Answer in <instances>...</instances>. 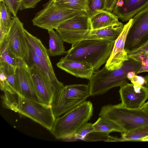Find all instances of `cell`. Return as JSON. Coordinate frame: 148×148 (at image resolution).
<instances>
[{
	"label": "cell",
	"mask_w": 148,
	"mask_h": 148,
	"mask_svg": "<svg viewBox=\"0 0 148 148\" xmlns=\"http://www.w3.org/2000/svg\"><path fill=\"white\" fill-rule=\"evenodd\" d=\"M121 133V137L119 138V141H141L143 139L148 137V125Z\"/></svg>",
	"instance_id": "cb8c5ba5"
},
{
	"label": "cell",
	"mask_w": 148,
	"mask_h": 148,
	"mask_svg": "<svg viewBox=\"0 0 148 148\" xmlns=\"http://www.w3.org/2000/svg\"><path fill=\"white\" fill-rule=\"evenodd\" d=\"M132 21V18L124 25L122 32L114 42L112 51L105 66L108 69L113 70L119 68L129 59L128 53L125 49V45Z\"/></svg>",
	"instance_id": "8fae6325"
},
{
	"label": "cell",
	"mask_w": 148,
	"mask_h": 148,
	"mask_svg": "<svg viewBox=\"0 0 148 148\" xmlns=\"http://www.w3.org/2000/svg\"><path fill=\"white\" fill-rule=\"evenodd\" d=\"M3 106L27 117L49 131L56 119L51 106L24 97L18 93L4 92Z\"/></svg>",
	"instance_id": "6da1fadb"
},
{
	"label": "cell",
	"mask_w": 148,
	"mask_h": 148,
	"mask_svg": "<svg viewBox=\"0 0 148 148\" xmlns=\"http://www.w3.org/2000/svg\"><path fill=\"white\" fill-rule=\"evenodd\" d=\"M122 104L129 108H140L148 99V87L127 83L119 90Z\"/></svg>",
	"instance_id": "30bf717a"
},
{
	"label": "cell",
	"mask_w": 148,
	"mask_h": 148,
	"mask_svg": "<svg viewBox=\"0 0 148 148\" xmlns=\"http://www.w3.org/2000/svg\"><path fill=\"white\" fill-rule=\"evenodd\" d=\"M145 79V84L148 87V75L144 77Z\"/></svg>",
	"instance_id": "d590c367"
},
{
	"label": "cell",
	"mask_w": 148,
	"mask_h": 148,
	"mask_svg": "<svg viewBox=\"0 0 148 148\" xmlns=\"http://www.w3.org/2000/svg\"><path fill=\"white\" fill-rule=\"evenodd\" d=\"M114 42L103 39L85 40L72 45L64 57L70 60L87 62L97 71L106 63Z\"/></svg>",
	"instance_id": "7a4b0ae2"
},
{
	"label": "cell",
	"mask_w": 148,
	"mask_h": 148,
	"mask_svg": "<svg viewBox=\"0 0 148 148\" xmlns=\"http://www.w3.org/2000/svg\"><path fill=\"white\" fill-rule=\"evenodd\" d=\"M41 0H21L20 10L33 8Z\"/></svg>",
	"instance_id": "4dcf8cb0"
},
{
	"label": "cell",
	"mask_w": 148,
	"mask_h": 148,
	"mask_svg": "<svg viewBox=\"0 0 148 148\" xmlns=\"http://www.w3.org/2000/svg\"><path fill=\"white\" fill-rule=\"evenodd\" d=\"M140 65V62L129 58L119 68L109 70L104 66L97 71L89 79L90 95H102L113 88L120 87L127 83L129 80L128 73L134 71L137 75Z\"/></svg>",
	"instance_id": "3957f363"
},
{
	"label": "cell",
	"mask_w": 148,
	"mask_h": 148,
	"mask_svg": "<svg viewBox=\"0 0 148 148\" xmlns=\"http://www.w3.org/2000/svg\"><path fill=\"white\" fill-rule=\"evenodd\" d=\"M0 69L6 74L15 72L18 59L10 51L5 39L0 42Z\"/></svg>",
	"instance_id": "d6986e66"
},
{
	"label": "cell",
	"mask_w": 148,
	"mask_h": 148,
	"mask_svg": "<svg viewBox=\"0 0 148 148\" xmlns=\"http://www.w3.org/2000/svg\"><path fill=\"white\" fill-rule=\"evenodd\" d=\"M99 116L114 122L122 127L125 132L148 125V113L141 108H127L121 103L103 106Z\"/></svg>",
	"instance_id": "5b68a950"
},
{
	"label": "cell",
	"mask_w": 148,
	"mask_h": 148,
	"mask_svg": "<svg viewBox=\"0 0 148 148\" xmlns=\"http://www.w3.org/2000/svg\"><path fill=\"white\" fill-rule=\"evenodd\" d=\"M140 108L145 112L148 113V101L145 103Z\"/></svg>",
	"instance_id": "836d02e7"
},
{
	"label": "cell",
	"mask_w": 148,
	"mask_h": 148,
	"mask_svg": "<svg viewBox=\"0 0 148 148\" xmlns=\"http://www.w3.org/2000/svg\"><path fill=\"white\" fill-rule=\"evenodd\" d=\"M129 58L140 63L137 75L148 72V40L138 48L128 53Z\"/></svg>",
	"instance_id": "44dd1931"
},
{
	"label": "cell",
	"mask_w": 148,
	"mask_h": 148,
	"mask_svg": "<svg viewBox=\"0 0 148 148\" xmlns=\"http://www.w3.org/2000/svg\"><path fill=\"white\" fill-rule=\"evenodd\" d=\"M90 29H91V27L89 17L86 12L66 20L56 29V31H74Z\"/></svg>",
	"instance_id": "e0dca14e"
},
{
	"label": "cell",
	"mask_w": 148,
	"mask_h": 148,
	"mask_svg": "<svg viewBox=\"0 0 148 148\" xmlns=\"http://www.w3.org/2000/svg\"><path fill=\"white\" fill-rule=\"evenodd\" d=\"M59 68L76 77L89 79L94 72L92 66L87 62L62 58L56 64Z\"/></svg>",
	"instance_id": "9a60e30c"
},
{
	"label": "cell",
	"mask_w": 148,
	"mask_h": 148,
	"mask_svg": "<svg viewBox=\"0 0 148 148\" xmlns=\"http://www.w3.org/2000/svg\"><path fill=\"white\" fill-rule=\"evenodd\" d=\"M0 24L9 30L12 23V18L11 19V12L9 9L2 1H0Z\"/></svg>",
	"instance_id": "484cf974"
},
{
	"label": "cell",
	"mask_w": 148,
	"mask_h": 148,
	"mask_svg": "<svg viewBox=\"0 0 148 148\" xmlns=\"http://www.w3.org/2000/svg\"><path fill=\"white\" fill-rule=\"evenodd\" d=\"M117 0H106L105 10L112 12Z\"/></svg>",
	"instance_id": "d6a6232c"
},
{
	"label": "cell",
	"mask_w": 148,
	"mask_h": 148,
	"mask_svg": "<svg viewBox=\"0 0 148 148\" xmlns=\"http://www.w3.org/2000/svg\"><path fill=\"white\" fill-rule=\"evenodd\" d=\"M7 6L14 16H16L18 10L20 9L21 0H0Z\"/></svg>",
	"instance_id": "f546056e"
},
{
	"label": "cell",
	"mask_w": 148,
	"mask_h": 148,
	"mask_svg": "<svg viewBox=\"0 0 148 148\" xmlns=\"http://www.w3.org/2000/svg\"><path fill=\"white\" fill-rule=\"evenodd\" d=\"M29 65L34 89L38 97L41 102L50 105L53 96V93L36 66L33 64Z\"/></svg>",
	"instance_id": "2e32d148"
},
{
	"label": "cell",
	"mask_w": 148,
	"mask_h": 148,
	"mask_svg": "<svg viewBox=\"0 0 148 148\" xmlns=\"http://www.w3.org/2000/svg\"><path fill=\"white\" fill-rule=\"evenodd\" d=\"M89 18L91 29L101 28L119 22L116 15L105 10L97 12Z\"/></svg>",
	"instance_id": "ffe728a7"
},
{
	"label": "cell",
	"mask_w": 148,
	"mask_h": 148,
	"mask_svg": "<svg viewBox=\"0 0 148 148\" xmlns=\"http://www.w3.org/2000/svg\"><path fill=\"white\" fill-rule=\"evenodd\" d=\"M48 32L49 39V49L47 51L49 56H59L66 53L64 45V41L58 33L53 29L49 30Z\"/></svg>",
	"instance_id": "7402d4cb"
},
{
	"label": "cell",
	"mask_w": 148,
	"mask_h": 148,
	"mask_svg": "<svg viewBox=\"0 0 148 148\" xmlns=\"http://www.w3.org/2000/svg\"><path fill=\"white\" fill-rule=\"evenodd\" d=\"M25 30L23 24L16 16H14L4 39L11 52L17 58L24 60L28 64L29 51Z\"/></svg>",
	"instance_id": "ba28073f"
},
{
	"label": "cell",
	"mask_w": 148,
	"mask_h": 148,
	"mask_svg": "<svg viewBox=\"0 0 148 148\" xmlns=\"http://www.w3.org/2000/svg\"><path fill=\"white\" fill-rule=\"evenodd\" d=\"M28 44L29 58L28 64L29 65L33 64L36 66L53 95L60 91L64 86L62 83L58 80L55 73H52L49 71L36 55L31 46L28 43Z\"/></svg>",
	"instance_id": "5bb4252c"
},
{
	"label": "cell",
	"mask_w": 148,
	"mask_h": 148,
	"mask_svg": "<svg viewBox=\"0 0 148 148\" xmlns=\"http://www.w3.org/2000/svg\"><path fill=\"white\" fill-rule=\"evenodd\" d=\"M94 132L108 134L113 132L122 133L124 129L114 122L103 117H100L93 124Z\"/></svg>",
	"instance_id": "603a6c76"
},
{
	"label": "cell",
	"mask_w": 148,
	"mask_h": 148,
	"mask_svg": "<svg viewBox=\"0 0 148 148\" xmlns=\"http://www.w3.org/2000/svg\"><path fill=\"white\" fill-rule=\"evenodd\" d=\"M54 5L65 8L87 12L86 0H52Z\"/></svg>",
	"instance_id": "d4e9b609"
},
{
	"label": "cell",
	"mask_w": 148,
	"mask_h": 148,
	"mask_svg": "<svg viewBox=\"0 0 148 148\" xmlns=\"http://www.w3.org/2000/svg\"><path fill=\"white\" fill-rule=\"evenodd\" d=\"M25 31L27 42L36 55L50 72L55 73L47 49L40 39L33 35L25 29Z\"/></svg>",
	"instance_id": "ac0fdd59"
},
{
	"label": "cell",
	"mask_w": 148,
	"mask_h": 148,
	"mask_svg": "<svg viewBox=\"0 0 148 148\" xmlns=\"http://www.w3.org/2000/svg\"><path fill=\"white\" fill-rule=\"evenodd\" d=\"M84 12L59 7L49 0L32 21L34 25L49 31L56 29L64 22Z\"/></svg>",
	"instance_id": "52a82bcc"
},
{
	"label": "cell",
	"mask_w": 148,
	"mask_h": 148,
	"mask_svg": "<svg viewBox=\"0 0 148 148\" xmlns=\"http://www.w3.org/2000/svg\"><path fill=\"white\" fill-rule=\"evenodd\" d=\"M15 74L18 93L29 99L41 102L34 89L29 66L25 61L18 59Z\"/></svg>",
	"instance_id": "7c38bea8"
},
{
	"label": "cell",
	"mask_w": 148,
	"mask_h": 148,
	"mask_svg": "<svg viewBox=\"0 0 148 148\" xmlns=\"http://www.w3.org/2000/svg\"><path fill=\"white\" fill-rule=\"evenodd\" d=\"M135 75H136V73L134 71H131L129 72L127 75L128 79L129 80H130L132 77Z\"/></svg>",
	"instance_id": "e575fe53"
},
{
	"label": "cell",
	"mask_w": 148,
	"mask_h": 148,
	"mask_svg": "<svg viewBox=\"0 0 148 148\" xmlns=\"http://www.w3.org/2000/svg\"><path fill=\"white\" fill-rule=\"evenodd\" d=\"M87 13L90 17L97 12L105 10L106 0H86Z\"/></svg>",
	"instance_id": "4316f807"
},
{
	"label": "cell",
	"mask_w": 148,
	"mask_h": 148,
	"mask_svg": "<svg viewBox=\"0 0 148 148\" xmlns=\"http://www.w3.org/2000/svg\"><path fill=\"white\" fill-rule=\"evenodd\" d=\"M93 112L92 103L85 101L76 108L56 118L50 131L58 139L70 140L73 138L78 129L90 119Z\"/></svg>",
	"instance_id": "277c9868"
},
{
	"label": "cell",
	"mask_w": 148,
	"mask_h": 148,
	"mask_svg": "<svg viewBox=\"0 0 148 148\" xmlns=\"http://www.w3.org/2000/svg\"><path fill=\"white\" fill-rule=\"evenodd\" d=\"M130 81L132 84L137 85L143 86L145 84V79L143 77L135 75L132 76Z\"/></svg>",
	"instance_id": "1f68e13d"
},
{
	"label": "cell",
	"mask_w": 148,
	"mask_h": 148,
	"mask_svg": "<svg viewBox=\"0 0 148 148\" xmlns=\"http://www.w3.org/2000/svg\"><path fill=\"white\" fill-rule=\"evenodd\" d=\"M93 132L92 124L86 123L78 129L75 134L73 138L74 140H84L87 135Z\"/></svg>",
	"instance_id": "f1b7e54d"
},
{
	"label": "cell",
	"mask_w": 148,
	"mask_h": 148,
	"mask_svg": "<svg viewBox=\"0 0 148 148\" xmlns=\"http://www.w3.org/2000/svg\"><path fill=\"white\" fill-rule=\"evenodd\" d=\"M119 138L110 136L108 134L93 132L87 135L84 140L119 141Z\"/></svg>",
	"instance_id": "83f0119b"
},
{
	"label": "cell",
	"mask_w": 148,
	"mask_h": 148,
	"mask_svg": "<svg viewBox=\"0 0 148 148\" xmlns=\"http://www.w3.org/2000/svg\"><path fill=\"white\" fill-rule=\"evenodd\" d=\"M125 45L127 53L140 47L148 40V5L132 18Z\"/></svg>",
	"instance_id": "9c48e42d"
},
{
	"label": "cell",
	"mask_w": 148,
	"mask_h": 148,
	"mask_svg": "<svg viewBox=\"0 0 148 148\" xmlns=\"http://www.w3.org/2000/svg\"><path fill=\"white\" fill-rule=\"evenodd\" d=\"M148 5V0H117L112 13L122 21H128Z\"/></svg>",
	"instance_id": "4fadbf2b"
},
{
	"label": "cell",
	"mask_w": 148,
	"mask_h": 148,
	"mask_svg": "<svg viewBox=\"0 0 148 148\" xmlns=\"http://www.w3.org/2000/svg\"><path fill=\"white\" fill-rule=\"evenodd\" d=\"M88 85H66L53 95L50 105L56 117L60 116L85 101L90 96Z\"/></svg>",
	"instance_id": "8992f818"
}]
</instances>
